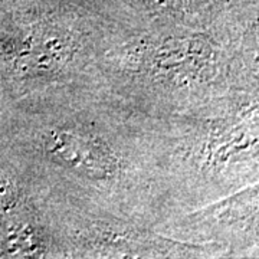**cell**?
<instances>
[{
    "label": "cell",
    "instance_id": "1",
    "mask_svg": "<svg viewBox=\"0 0 259 259\" xmlns=\"http://www.w3.org/2000/svg\"><path fill=\"white\" fill-rule=\"evenodd\" d=\"M0 148L47 206L166 221L150 120L90 76L0 104Z\"/></svg>",
    "mask_w": 259,
    "mask_h": 259
},
{
    "label": "cell",
    "instance_id": "2",
    "mask_svg": "<svg viewBox=\"0 0 259 259\" xmlns=\"http://www.w3.org/2000/svg\"><path fill=\"white\" fill-rule=\"evenodd\" d=\"M258 15L209 28H121L90 78L151 120L259 95Z\"/></svg>",
    "mask_w": 259,
    "mask_h": 259
},
{
    "label": "cell",
    "instance_id": "3",
    "mask_svg": "<svg viewBox=\"0 0 259 259\" xmlns=\"http://www.w3.org/2000/svg\"><path fill=\"white\" fill-rule=\"evenodd\" d=\"M148 120L166 221L259 185V95Z\"/></svg>",
    "mask_w": 259,
    "mask_h": 259
},
{
    "label": "cell",
    "instance_id": "4",
    "mask_svg": "<svg viewBox=\"0 0 259 259\" xmlns=\"http://www.w3.org/2000/svg\"><path fill=\"white\" fill-rule=\"evenodd\" d=\"M121 28L98 0H0V104L88 78Z\"/></svg>",
    "mask_w": 259,
    "mask_h": 259
},
{
    "label": "cell",
    "instance_id": "5",
    "mask_svg": "<svg viewBox=\"0 0 259 259\" xmlns=\"http://www.w3.org/2000/svg\"><path fill=\"white\" fill-rule=\"evenodd\" d=\"M47 210L59 259L229 258L216 243L177 241L120 218L51 206Z\"/></svg>",
    "mask_w": 259,
    "mask_h": 259
},
{
    "label": "cell",
    "instance_id": "6",
    "mask_svg": "<svg viewBox=\"0 0 259 259\" xmlns=\"http://www.w3.org/2000/svg\"><path fill=\"white\" fill-rule=\"evenodd\" d=\"M259 186L252 185L213 203L180 213L154 229L168 238L216 243L229 258H258Z\"/></svg>",
    "mask_w": 259,
    "mask_h": 259
},
{
    "label": "cell",
    "instance_id": "7",
    "mask_svg": "<svg viewBox=\"0 0 259 259\" xmlns=\"http://www.w3.org/2000/svg\"><path fill=\"white\" fill-rule=\"evenodd\" d=\"M120 25L127 28L173 25L209 28L239 16L258 15L259 5L228 0H98Z\"/></svg>",
    "mask_w": 259,
    "mask_h": 259
},
{
    "label": "cell",
    "instance_id": "8",
    "mask_svg": "<svg viewBox=\"0 0 259 259\" xmlns=\"http://www.w3.org/2000/svg\"><path fill=\"white\" fill-rule=\"evenodd\" d=\"M42 202L26 175L0 148V221Z\"/></svg>",
    "mask_w": 259,
    "mask_h": 259
},
{
    "label": "cell",
    "instance_id": "9",
    "mask_svg": "<svg viewBox=\"0 0 259 259\" xmlns=\"http://www.w3.org/2000/svg\"><path fill=\"white\" fill-rule=\"evenodd\" d=\"M228 2L238 5H259V0H228Z\"/></svg>",
    "mask_w": 259,
    "mask_h": 259
}]
</instances>
